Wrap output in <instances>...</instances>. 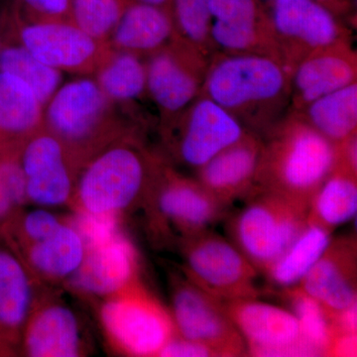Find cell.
Wrapping results in <instances>:
<instances>
[{"label": "cell", "mask_w": 357, "mask_h": 357, "mask_svg": "<svg viewBox=\"0 0 357 357\" xmlns=\"http://www.w3.org/2000/svg\"><path fill=\"white\" fill-rule=\"evenodd\" d=\"M202 93L264 137L290 112V73L268 56L215 52Z\"/></svg>", "instance_id": "1"}, {"label": "cell", "mask_w": 357, "mask_h": 357, "mask_svg": "<svg viewBox=\"0 0 357 357\" xmlns=\"http://www.w3.org/2000/svg\"><path fill=\"white\" fill-rule=\"evenodd\" d=\"M261 138L252 190L275 192L309 208L312 197L337 166V144L292 112Z\"/></svg>", "instance_id": "2"}, {"label": "cell", "mask_w": 357, "mask_h": 357, "mask_svg": "<svg viewBox=\"0 0 357 357\" xmlns=\"http://www.w3.org/2000/svg\"><path fill=\"white\" fill-rule=\"evenodd\" d=\"M163 161L136 138L121 136L82 167L72 204L86 213L117 215L142 206Z\"/></svg>", "instance_id": "3"}, {"label": "cell", "mask_w": 357, "mask_h": 357, "mask_svg": "<svg viewBox=\"0 0 357 357\" xmlns=\"http://www.w3.org/2000/svg\"><path fill=\"white\" fill-rule=\"evenodd\" d=\"M43 115V126L56 136L79 167L96 152L123 136L114 123L112 100L91 79L58 89Z\"/></svg>", "instance_id": "4"}, {"label": "cell", "mask_w": 357, "mask_h": 357, "mask_svg": "<svg viewBox=\"0 0 357 357\" xmlns=\"http://www.w3.org/2000/svg\"><path fill=\"white\" fill-rule=\"evenodd\" d=\"M142 206L155 241H175L178 245L210 229L227 211L196 178L185 177L165 161L159 167Z\"/></svg>", "instance_id": "5"}, {"label": "cell", "mask_w": 357, "mask_h": 357, "mask_svg": "<svg viewBox=\"0 0 357 357\" xmlns=\"http://www.w3.org/2000/svg\"><path fill=\"white\" fill-rule=\"evenodd\" d=\"M244 199L245 206L229 218L227 230L231 243L264 274L306 227L307 208L262 190Z\"/></svg>", "instance_id": "6"}, {"label": "cell", "mask_w": 357, "mask_h": 357, "mask_svg": "<svg viewBox=\"0 0 357 357\" xmlns=\"http://www.w3.org/2000/svg\"><path fill=\"white\" fill-rule=\"evenodd\" d=\"M100 319L110 344L128 356H158L176 335L170 312L140 281L105 297Z\"/></svg>", "instance_id": "7"}, {"label": "cell", "mask_w": 357, "mask_h": 357, "mask_svg": "<svg viewBox=\"0 0 357 357\" xmlns=\"http://www.w3.org/2000/svg\"><path fill=\"white\" fill-rule=\"evenodd\" d=\"M183 275L222 302L257 299L259 272L231 241L210 229L183 241Z\"/></svg>", "instance_id": "8"}, {"label": "cell", "mask_w": 357, "mask_h": 357, "mask_svg": "<svg viewBox=\"0 0 357 357\" xmlns=\"http://www.w3.org/2000/svg\"><path fill=\"white\" fill-rule=\"evenodd\" d=\"M162 130L173 158L195 171L248 131L204 93Z\"/></svg>", "instance_id": "9"}, {"label": "cell", "mask_w": 357, "mask_h": 357, "mask_svg": "<svg viewBox=\"0 0 357 357\" xmlns=\"http://www.w3.org/2000/svg\"><path fill=\"white\" fill-rule=\"evenodd\" d=\"M171 317L176 333L206 345L217 357L248 356L243 335L222 301L204 292L183 276L171 283Z\"/></svg>", "instance_id": "10"}, {"label": "cell", "mask_w": 357, "mask_h": 357, "mask_svg": "<svg viewBox=\"0 0 357 357\" xmlns=\"http://www.w3.org/2000/svg\"><path fill=\"white\" fill-rule=\"evenodd\" d=\"M210 58L177 37L148 56L146 91L162 116L171 123L202 93Z\"/></svg>", "instance_id": "11"}, {"label": "cell", "mask_w": 357, "mask_h": 357, "mask_svg": "<svg viewBox=\"0 0 357 357\" xmlns=\"http://www.w3.org/2000/svg\"><path fill=\"white\" fill-rule=\"evenodd\" d=\"M282 64L294 67L312 52L351 40L332 11L314 0H273L270 17Z\"/></svg>", "instance_id": "12"}, {"label": "cell", "mask_w": 357, "mask_h": 357, "mask_svg": "<svg viewBox=\"0 0 357 357\" xmlns=\"http://www.w3.org/2000/svg\"><path fill=\"white\" fill-rule=\"evenodd\" d=\"M243 335L248 356L256 357L324 356L303 337L292 312L256 299L223 302Z\"/></svg>", "instance_id": "13"}, {"label": "cell", "mask_w": 357, "mask_h": 357, "mask_svg": "<svg viewBox=\"0 0 357 357\" xmlns=\"http://www.w3.org/2000/svg\"><path fill=\"white\" fill-rule=\"evenodd\" d=\"M20 161L28 203L41 206L73 204L81 167L65 145L42 126L21 145Z\"/></svg>", "instance_id": "14"}, {"label": "cell", "mask_w": 357, "mask_h": 357, "mask_svg": "<svg viewBox=\"0 0 357 357\" xmlns=\"http://www.w3.org/2000/svg\"><path fill=\"white\" fill-rule=\"evenodd\" d=\"M15 18L18 43L54 69L93 74L109 58V43L91 38L69 21L25 22Z\"/></svg>", "instance_id": "15"}, {"label": "cell", "mask_w": 357, "mask_h": 357, "mask_svg": "<svg viewBox=\"0 0 357 357\" xmlns=\"http://www.w3.org/2000/svg\"><path fill=\"white\" fill-rule=\"evenodd\" d=\"M86 347L74 310L57 298L37 296L23 331L20 356H84Z\"/></svg>", "instance_id": "16"}, {"label": "cell", "mask_w": 357, "mask_h": 357, "mask_svg": "<svg viewBox=\"0 0 357 357\" xmlns=\"http://www.w3.org/2000/svg\"><path fill=\"white\" fill-rule=\"evenodd\" d=\"M357 82L356 52L342 41L309 54L290 77V112H300L321 96Z\"/></svg>", "instance_id": "17"}, {"label": "cell", "mask_w": 357, "mask_h": 357, "mask_svg": "<svg viewBox=\"0 0 357 357\" xmlns=\"http://www.w3.org/2000/svg\"><path fill=\"white\" fill-rule=\"evenodd\" d=\"M137 250L123 232L86 249L79 269L67 281L70 288L84 295L107 297L139 281Z\"/></svg>", "instance_id": "18"}, {"label": "cell", "mask_w": 357, "mask_h": 357, "mask_svg": "<svg viewBox=\"0 0 357 357\" xmlns=\"http://www.w3.org/2000/svg\"><path fill=\"white\" fill-rule=\"evenodd\" d=\"M298 286L330 316L357 304L356 236L332 239Z\"/></svg>", "instance_id": "19"}, {"label": "cell", "mask_w": 357, "mask_h": 357, "mask_svg": "<svg viewBox=\"0 0 357 357\" xmlns=\"http://www.w3.org/2000/svg\"><path fill=\"white\" fill-rule=\"evenodd\" d=\"M36 282L0 234V357L20 356L23 331L37 297Z\"/></svg>", "instance_id": "20"}, {"label": "cell", "mask_w": 357, "mask_h": 357, "mask_svg": "<svg viewBox=\"0 0 357 357\" xmlns=\"http://www.w3.org/2000/svg\"><path fill=\"white\" fill-rule=\"evenodd\" d=\"M262 146L260 136L246 131L243 137L197 169L195 178L229 208L236 199L245 198L252 190Z\"/></svg>", "instance_id": "21"}, {"label": "cell", "mask_w": 357, "mask_h": 357, "mask_svg": "<svg viewBox=\"0 0 357 357\" xmlns=\"http://www.w3.org/2000/svg\"><path fill=\"white\" fill-rule=\"evenodd\" d=\"M37 282L67 281L79 269L86 256L81 234L69 220L37 243L15 250Z\"/></svg>", "instance_id": "22"}, {"label": "cell", "mask_w": 357, "mask_h": 357, "mask_svg": "<svg viewBox=\"0 0 357 357\" xmlns=\"http://www.w3.org/2000/svg\"><path fill=\"white\" fill-rule=\"evenodd\" d=\"M177 37L172 14L165 9L129 3L109 43L114 51L128 52L147 58Z\"/></svg>", "instance_id": "23"}, {"label": "cell", "mask_w": 357, "mask_h": 357, "mask_svg": "<svg viewBox=\"0 0 357 357\" xmlns=\"http://www.w3.org/2000/svg\"><path fill=\"white\" fill-rule=\"evenodd\" d=\"M42 103L13 75L0 72V148L21 145L43 126Z\"/></svg>", "instance_id": "24"}, {"label": "cell", "mask_w": 357, "mask_h": 357, "mask_svg": "<svg viewBox=\"0 0 357 357\" xmlns=\"http://www.w3.org/2000/svg\"><path fill=\"white\" fill-rule=\"evenodd\" d=\"M296 114L326 139L338 144L357 133V82L321 96Z\"/></svg>", "instance_id": "25"}, {"label": "cell", "mask_w": 357, "mask_h": 357, "mask_svg": "<svg viewBox=\"0 0 357 357\" xmlns=\"http://www.w3.org/2000/svg\"><path fill=\"white\" fill-rule=\"evenodd\" d=\"M357 176L335 168L314 195L307 222L332 232L356 217Z\"/></svg>", "instance_id": "26"}, {"label": "cell", "mask_w": 357, "mask_h": 357, "mask_svg": "<svg viewBox=\"0 0 357 357\" xmlns=\"http://www.w3.org/2000/svg\"><path fill=\"white\" fill-rule=\"evenodd\" d=\"M332 239V232L307 223L287 250L268 268L264 273L268 281L280 290L299 285Z\"/></svg>", "instance_id": "27"}, {"label": "cell", "mask_w": 357, "mask_h": 357, "mask_svg": "<svg viewBox=\"0 0 357 357\" xmlns=\"http://www.w3.org/2000/svg\"><path fill=\"white\" fill-rule=\"evenodd\" d=\"M96 74V83L112 102H131L146 91V66L135 54L112 52Z\"/></svg>", "instance_id": "28"}, {"label": "cell", "mask_w": 357, "mask_h": 357, "mask_svg": "<svg viewBox=\"0 0 357 357\" xmlns=\"http://www.w3.org/2000/svg\"><path fill=\"white\" fill-rule=\"evenodd\" d=\"M0 72L13 75L27 84L43 107L58 91L62 82L61 70L44 64L20 43H6L2 47Z\"/></svg>", "instance_id": "29"}, {"label": "cell", "mask_w": 357, "mask_h": 357, "mask_svg": "<svg viewBox=\"0 0 357 357\" xmlns=\"http://www.w3.org/2000/svg\"><path fill=\"white\" fill-rule=\"evenodd\" d=\"M281 296L288 301L298 321L303 337L326 356L328 345L332 342L333 331L330 314L324 307L299 286L283 289Z\"/></svg>", "instance_id": "30"}, {"label": "cell", "mask_w": 357, "mask_h": 357, "mask_svg": "<svg viewBox=\"0 0 357 357\" xmlns=\"http://www.w3.org/2000/svg\"><path fill=\"white\" fill-rule=\"evenodd\" d=\"M126 6L124 0H70L69 21L91 38L109 43Z\"/></svg>", "instance_id": "31"}, {"label": "cell", "mask_w": 357, "mask_h": 357, "mask_svg": "<svg viewBox=\"0 0 357 357\" xmlns=\"http://www.w3.org/2000/svg\"><path fill=\"white\" fill-rule=\"evenodd\" d=\"M172 16L178 38L211 59L208 0H172Z\"/></svg>", "instance_id": "32"}, {"label": "cell", "mask_w": 357, "mask_h": 357, "mask_svg": "<svg viewBox=\"0 0 357 357\" xmlns=\"http://www.w3.org/2000/svg\"><path fill=\"white\" fill-rule=\"evenodd\" d=\"M21 145L0 148V227L28 203L25 175L20 161Z\"/></svg>", "instance_id": "33"}, {"label": "cell", "mask_w": 357, "mask_h": 357, "mask_svg": "<svg viewBox=\"0 0 357 357\" xmlns=\"http://www.w3.org/2000/svg\"><path fill=\"white\" fill-rule=\"evenodd\" d=\"M63 222L55 213L43 208L22 210L0 227V234L14 250H20L50 236Z\"/></svg>", "instance_id": "34"}, {"label": "cell", "mask_w": 357, "mask_h": 357, "mask_svg": "<svg viewBox=\"0 0 357 357\" xmlns=\"http://www.w3.org/2000/svg\"><path fill=\"white\" fill-rule=\"evenodd\" d=\"M211 22L229 27L248 28L269 21L256 0H208Z\"/></svg>", "instance_id": "35"}, {"label": "cell", "mask_w": 357, "mask_h": 357, "mask_svg": "<svg viewBox=\"0 0 357 357\" xmlns=\"http://www.w3.org/2000/svg\"><path fill=\"white\" fill-rule=\"evenodd\" d=\"M119 217L76 210L74 217L68 220L81 234L86 250L109 241L121 231Z\"/></svg>", "instance_id": "36"}, {"label": "cell", "mask_w": 357, "mask_h": 357, "mask_svg": "<svg viewBox=\"0 0 357 357\" xmlns=\"http://www.w3.org/2000/svg\"><path fill=\"white\" fill-rule=\"evenodd\" d=\"M15 6L14 14L26 22H64L70 18V0H15Z\"/></svg>", "instance_id": "37"}, {"label": "cell", "mask_w": 357, "mask_h": 357, "mask_svg": "<svg viewBox=\"0 0 357 357\" xmlns=\"http://www.w3.org/2000/svg\"><path fill=\"white\" fill-rule=\"evenodd\" d=\"M161 357H217L206 345L178 335L171 338L159 352Z\"/></svg>", "instance_id": "38"}, {"label": "cell", "mask_w": 357, "mask_h": 357, "mask_svg": "<svg viewBox=\"0 0 357 357\" xmlns=\"http://www.w3.org/2000/svg\"><path fill=\"white\" fill-rule=\"evenodd\" d=\"M337 159L335 168L357 176V133L337 144Z\"/></svg>", "instance_id": "39"}, {"label": "cell", "mask_w": 357, "mask_h": 357, "mask_svg": "<svg viewBox=\"0 0 357 357\" xmlns=\"http://www.w3.org/2000/svg\"><path fill=\"white\" fill-rule=\"evenodd\" d=\"M330 318L333 337L344 333H357V304L331 314Z\"/></svg>", "instance_id": "40"}, {"label": "cell", "mask_w": 357, "mask_h": 357, "mask_svg": "<svg viewBox=\"0 0 357 357\" xmlns=\"http://www.w3.org/2000/svg\"><path fill=\"white\" fill-rule=\"evenodd\" d=\"M326 356H357V333H344L333 337Z\"/></svg>", "instance_id": "41"}, {"label": "cell", "mask_w": 357, "mask_h": 357, "mask_svg": "<svg viewBox=\"0 0 357 357\" xmlns=\"http://www.w3.org/2000/svg\"><path fill=\"white\" fill-rule=\"evenodd\" d=\"M124 1L126 2V4L142 3L160 7L172 14V0H124Z\"/></svg>", "instance_id": "42"}, {"label": "cell", "mask_w": 357, "mask_h": 357, "mask_svg": "<svg viewBox=\"0 0 357 357\" xmlns=\"http://www.w3.org/2000/svg\"><path fill=\"white\" fill-rule=\"evenodd\" d=\"M314 1L319 2V3L323 4L324 6H326V3H330V2H333V0H314ZM326 8H328V7H326Z\"/></svg>", "instance_id": "43"}, {"label": "cell", "mask_w": 357, "mask_h": 357, "mask_svg": "<svg viewBox=\"0 0 357 357\" xmlns=\"http://www.w3.org/2000/svg\"><path fill=\"white\" fill-rule=\"evenodd\" d=\"M6 42H3V38H2L1 34H0V51H1L2 47L4 46Z\"/></svg>", "instance_id": "44"}]
</instances>
